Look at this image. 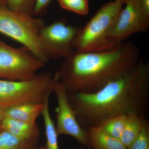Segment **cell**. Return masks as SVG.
<instances>
[{
    "mask_svg": "<svg viewBox=\"0 0 149 149\" xmlns=\"http://www.w3.org/2000/svg\"><path fill=\"white\" fill-rule=\"evenodd\" d=\"M37 149H47L46 148H37Z\"/></svg>",
    "mask_w": 149,
    "mask_h": 149,
    "instance_id": "25",
    "label": "cell"
},
{
    "mask_svg": "<svg viewBox=\"0 0 149 149\" xmlns=\"http://www.w3.org/2000/svg\"><path fill=\"white\" fill-rule=\"evenodd\" d=\"M44 103L27 102L5 109V116L29 123H36L42 114Z\"/></svg>",
    "mask_w": 149,
    "mask_h": 149,
    "instance_id": "12",
    "label": "cell"
},
{
    "mask_svg": "<svg viewBox=\"0 0 149 149\" xmlns=\"http://www.w3.org/2000/svg\"><path fill=\"white\" fill-rule=\"evenodd\" d=\"M139 1L143 9L149 14V0H139Z\"/></svg>",
    "mask_w": 149,
    "mask_h": 149,
    "instance_id": "20",
    "label": "cell"
},
{
    "mask_svg": "<svg viewBox=\"0 0 149 149\" xmlns=\"http://www.w3.org/2000/svg\"><path fill=\"white\" fill-rule=\"evenodd\" d=\"M116 1L120 2L124 4H125L128 0H116Z\"/></svg>",
    "mask_w": 149,
    "mask_h": 149,
    "instance_id": "23",
    "label": "cell"
},
{
    "mask_svg": "<svg viewBox=\"0 0 149 149\" xmlns=\"http://www.w3.org/2000/svg\"><path fill=\"white\" fill-rule=\"evenodd\" d=\"M74 149H87V148H85V147L84 146H81L80 147H78V148H75Z\"/></svg>",
    "mask_w": 149,
    "mask_h": 149,
    "instance_id": "24",
    "label": "cell"
},
{
    "mask_svg": "<svg viewBox=\"0 0 149 149\" xmlns=\"http://www.w3.org/2000/svg\"><path fill=\"white\" fill-rule=\"evenodd\" d=\"M4 6H6L5 0H0V8Z\"/></svg>",
    "mask_w": 149,
    "mask_h": 149,
    "instance_id": "22",
    "label": "cell"
},
{
    "mask_svg": "<svg viewBox=\"0 0 149 149\" xmlns=\"http://www.w3.org/2000/svg\"><path fill=\"white\" fill-rule=\"evenodd\" d=\"M53 0H36L33 16L39 17L45 13L50 4Z\"/></svg>",
    "mask_w": 149,
    "mask_h": 149,
    "instance_id": "19",
    "label": "cell"
},
{
    "mask_svg": "<svg viewBox=\"0 0 149 149\" xmlns=\"http://www.w3.org/2000/svg\"><path fill=\"white\" fill-rule=\"evenodd\" d=\"M6 6L13 10L33 15L36 0H5Z\"/></svg>",
    "mask_w": 149,
    "mask_h": 149,
    "instance_id": "17",
    "label": "cell"
},
{
    "mask_svg": "<svg viewBox=\"0 0 149 149\" xmlns=\"http://www.w3.org/2000/svg\"><path fill=\"white\" fill-rule=\"evenodd\" d=\"M90 149H127L119 139H115L99 126L86 128Z\"/></svg>",
    "mask_w": 149,
    "mask_h": 149,
    "instance_id": "11",
    "label": "cell"
},
{
    "mask_svg": "<svg viewBox=\"0 0 149 149\" xmlns=\"http://www.w3.org/2000/svg\"><path fill=\"white\" fill-rule=\"evenodd\" d=\"M5 117V110L0 108V131L2 129V124L3 120Z\"/></svg>",
    "mask_w": 149,
    "mask_h": 149,
    "instance_id": "21",
    "label": "cell"
},
{
    "mask_svg": "<svg viewBox=\"0 0 149 149\" xmlns=\"http://www.w3.org/2000/svg\"><path fill=\"white\" fill-rule=\"evenodd\" d=\"M146 118V115L134 113L127 114L125 127L120 139L126 148L139 136Z\"/></svg>",
    "mask_w": 149,
    "mask_h": 149,
    "instance_id": "13",
    "label": "cell"
},
{
    "mask_svg": "<svg viewBox=\"0 0 149 149\" xmlns=\"http://www.w3.org/2000/svg\"><path fill=\"white\" fill-rule=\"evenodd\" d=\"M45 64L26 47H13L0 37V79L17 81L32 80Z\"/></svg>",
    "mask_w": 149,
    "mask_h": 149,
    "instance_id": "6",
    "label": "cell"
},
{
    "mask_svg": "<svg viewBox=\"0 0 149 149\" xmlns=\"http://www.w3.org/2000/svg\"><path fill=\"white\" fill-rule=\"evenodd\" d=\"M54 76L49 72L25 81L0 79V108L6 109L27 102L43 103L53 92Z\"/></svg>",
    "mask_w": 149,
    "mask_h": 149,
    "instance_id": "5",
    "label": "cell"
},
{
    "mask_svg": "<svg viewBox=\"0 0 149 149\" xmlns=\"http://www.w3.org/2000/svg\"><path fill=\"white\" fill-rule=\"evenodd\" d=\"M120 10L109 34L110 48L124 42L131 35L146 32L149 27V14L144 11L139 0H128Z\"/></svg>",
    "mask_w": 149,
    "mask_h": 149,
    "instance_id": "8",
    "label": "cell"
},
{
    "mask_svg": "<svg viewBox=\"0 0 149 149\" xmlns=\"http://www.w3.org/2000/svg\"><path fill=\"white\" fill-rule=\"evenodd\" d=\"M2 129L19 139L26 141H37L40 131L36 123H29L5 116Z\"/></svg>",
    "mask_w": 149,
    "mask_h": 149,
    "instance_id": "10",
    "label": "cell"
},
{
    "mask_svg": "<svg viewBox=\"0 0 149 149\" xmlns=\"http://www.w3.org/2000/svg\"><path fill=\"white\" fill-rule=\"evenodd\" d=\"M127 149H149V122L146 118L139 136Z\"/></svg>",
    "mask_w": 149,
    "mask_h": 149,
    "instance_id": "18",
    "label": "cell"
},
{
    "mask_svg": "<svg viewBox=\"0 0 149 149\" xmlns=\"http://www.w3.org/2000/svg\"><path fill=\"white\" fill-rule=\"evenodd\" d=\"M45 24L40 17L14 11L6 6L0 8V33L21 43L45 64L49 60L40 48L38 38Z\"/></svg>",
    "mask_w": 149,
    "mask_h": 149,
    "instance_id": "3",
    "label": "cell"
},
{
    "mask_svg": "<svg viewBox=\"0 0 149 149\" xmlns=\"http://www.w3.org/2000/svg\"><path fill=\"white\" fill-rule=\"evenodd\" d=\"M37 141L22 140L2 130L0 131V149H37Z\"/></svg>",
    "mask_w": 149,
    "mask_h": 149,
    "instance_id": "14",
    "label": "cell"
},
{
    "mask_svg": "<svg viewBox=\"0 0 149 149\" xmlns=\"http://www.w3.org/2000/svg\"><path fill=\"white\" fill-rule=\"evenodd\" d=\"M137 46L126 42L103 50H75L56 72L67 91L91 93L128 73L140 61Z\"/></svg>",
    "mask_w": 149,
    "mask_h": 149,
    "instance_id": "2",
    "label": "cell"
},
{
    "mask_svg": "<svg viewBox=\"0 0 149 149\" xmlns=\"http://www.w3.org/2000/svg\"><path fill=\"white\" fill-rule=\"evenodd\" d=\"M123 5L115 0L103 6L83 28H79L74 41L75 50L96 52L109 49L108 36Z\"/></svg>",
    "mask_w": 149,
    "mask_h": 149,
    "instance_id": "4",
    "label": "cell"
},
{
    "mask_svg": "<svg viewBox=\"0 0 149 149\" xmlns=\"http://www.w3.org/2000/svg\"><path fill=\"white\" fill-rule=\"evenodd\" d=\"M126 116L127 114L112 116L104 120L98 126L110 136L120 140L125 127Z\"/></svg>",
    "mask_w": 149,
    "mask_h": 149,
    "instance_id": "15",
    "label": "cell"
},
{
    "mask_svg": "<svg viewBox=\"0 0 149 149\" xmlns=\"http://www.w3.org/2000/svg\"><path fill=\"white\" fill-rule=\"evenodd\" d=\"M62 8L80 15H86L89 10L88 0H58Z\"/></svg>",
    "mask_w": 149,
    "mask_h": 149,
    "instance_id": "16",
    "label": "cell"
},
{
    "mask_svg": "<svg viewBox=\"0 0 149 149\" xmlns=\"http://www.w3.org/2000/svg\"><path fill=\"white\" fill-rule=\"evenodd\" d=\"M53 92L57 100L56 109V128L58 135H68L76 140L83 146L90 149L86 130L81 126L76 114L70 106L67 97V91L59 82L57 74L54 75Z\"/></svg>",
    "mask_w": 149,
    "mask_h": 149,
    "instance_id": "9",
    "label": "cell"
},
{
    "mask_svg": "<svg viewBox=\"0 0 149 149\" xmlns=\"http://www.w3.org/2000/svg\"><path fill=\"white\" fill-rule=\"evenodd\" d=\"M79 28L61 18L41 29L38 41L48 60L65 59L75 51L74 41Z\"/></svg>",
    "mask_w": 149,
    "mask_h": 149,
    "instance_id": "7",
    "label": "cell"
},
{
    "mask_svg": "<svg viewBox=\"0 0 149 149\" xmlns=\"http://www.w3.org/2000/svg\"><path fill=\"white\" fill-rule=\"evenodd\" d=\"M67 97L85 130L118 115L134 113L146 115L149 106V62L140 60L128 73L95 92H67Z\"/></svg>",
    "mask_w": 149,
    "mask_h": 149,
    "instance_id": "1",
    "label": "cell"
}]
</instances>
